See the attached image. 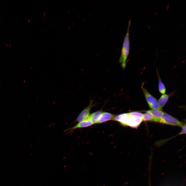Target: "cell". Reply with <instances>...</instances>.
I'll return each mask as SVG.
<instances>
[{
    "mask_svg": "<svg viewBox=\"0 0 186 186\" xmlns=\"http://www.w3.org/2000/svg\"><path fill=\"white\" fill-rule=\"evenodd\" d=\"M143 114L137 111L124 113L116 115L114 120L117 121L122 125L137 128L142 121Z\"/></svg>",
    "mask_w": 186,
    "mask_h": 186,
    "instance_id": "6da1fadb",
    "label": "cell"
},
{
    "mask_svg": "<svg viewBox=\"0 0 186 186\" xmlns=\"http://www.w3.org/2000/svg\"><path fill=\"white\" fill-rule=\"evenodd\" d=\"M182 129L179 135L185 134L186 133V124H185L182 127Z\"/></svg>",
    "mask_w": 186,
    "mask_h": 186,
    "instance_id": "4fadbf2b",
    "label": "cell"
},
{
    "mask_svg": "<svg viewBox=\"0 0 186 186\" xmlns=\"http://www.w3.org/2000/svg\"><path fill=\"white\" fill-rule=\"evenodd\" d=\"M154 118V122H159L160 119L164 112L161 110L157 109H152L148 110Z\"/></svg>",
    "mask_w": 186,
    "mask_h": 186,
    "instance_id": "30bf717a",
    "label": "cell"
},
{
    "mask_svg": "<svg viewBox=\"0 0 186 186\" xmlns=\"http://www.w3.org/2000/svg\"><path fill=\"white\" fill-rule=\"evenodd\" d=\"M94 124L88 118L83 121L78 122L73 127L68 128L65 130L64 132L68 133H72L75 129L87 127Z\"/></svg>",
    "mask_w": 186,
    "mask_h": 186,
    "instance_id": "8992f818",
    "label": "cell"
},
{
    "mask_svg": "<svg viewBox=\"0 0 186 186\" xmlns=\"http://www.w3.org/2000/svg\"><path fill=\"white\" fill-rule=\"evenodd\" d=\"M70 28V27H69V28H68V29H69Z\"/></svg>",
    "mask_w": 186,
    "mask_h": 186,
    "instance_id": "5bb4252c",
    "label": "cell"
},
{
    "mask_svg": "<svg viewBox=\"0 0 186 186\" xmlns=\"http://www.w3.org/2000/svg\"><path fill=\"white\" fill-rule=\"evenodd\" d=\"M103 112L102 109L95 112L90 114L88 119L94 124H97Z\"/></svg>",
    "mask_w": 186,
    "mask_h": 186,
    "instance_id": "ba28073f",
    "label": "cell"
},
{
    "mask_svg": "<svg viewBox=\"0 0 186 186\" xmlns=\"http://www.w3.org/2000/svg\"><path fill=\"white\" fill-rule=\"evenodd\" d=\"M143 85V83L141 88L149 107L152 109L162 110L157 99L144 88Z\"/></svg>",
    "mask_w": 186,
    "mask_h": 186,
    "instance_id": "3957f363",
    "label": "cell"
},
{
    "mask_svg": "<svg viewBox=\"0 0 186 186\" xmlns=\"http://www.w3.org/2000/svg\"><path fill=\"white\" fill-rule=\"evenodd\" d=\"M45 14H44V17H45Z\"/></svg>",
    "mask_w": 186,
    "mask_h": 186,
    "instance_id": "2e32d148",
    "label": "cell"
},
{
    "mask_svg": "<svg viewBox=\"0 0 186 186\" xmlns=\"http://www.w3.org/2000/svg\"><path fill=\"white\" fill-rule=\"evenodd\" d=\"M159 123L179 126L182 127L184 125L183 123L172 116L164 112L160 119Z\"/></svg>",
    "mask_w": 186,
    "mask_h": 186,
    "instance_id": "277c9868",
    "label": "cell"
},
{
    "mask_svg": "<svg viewBox=\"0 0 186 186\" xmlns=\"http://www.w3.org/2000/svg\"><path fill=\"white\" fill-rule=\"evenodd\" d=\"M130 23L131 21L130 20L128 22L127 31L124 40L119 59V62L121 64V66L124 69L126 66V61L129 52V29Z\"/></svg>",
    "mask_w": 186,
    "mask_h": 186,
    "instance_id": "7a4b0ae2",
    "label": "cell"
},
{
    "mask_svg": "<svg viewBox=\"0 0 186 186\" xmlns=\"http://www.w3.org/2000/svg\"><path fill=\"white\" fill-rule=\"evenodd\" d=\"M157 73L158 78V88L160 92L162 94H165L166 89L164 84L161 81L159 76L158 70H157Z\"/></svg>",
    "mask_w": 186,
    "mask_h": 186,
    "instance_id": "8fae6325",
    "label": "cell"
},
{
    "mask_svg": "<svg viewBox=\"0 0 186 186\" xmlns=\"http://www.w3.org/2000/svg\"><path fill=\"white\" fill-rule=\"evenodd\" d=\"M69 10H68V12H69Z\"/></svg>",
    "mask_w": 186,
    "mask_h": 186,
    "instance_id": "9a60e30c",
    "label": "cell"
},
{
    "mask_svg": "<svg viewBox=\"0 0 186 186\" xmlns=\"http://www.w3.org/2000/svg\"><path fill=\"white\" fill-rule=\"evenodd\" d=\"M96 104L93 103V99H90L89 105L81 112L73 123L79 122L88 119L90 114V112L91 109Z\"/></svg>",
    "mask_w": 186,
    "mask_h": 186,
    "instance_id": "5b68a950",
    "label": "cell"
},
{
    "mask_svg": "<svg viewBox=\"0 0 186 186\" xmlns=\"http://www.w3.org/2000/svg\"><path fill=\"white\" fill-rule=\"evenodd\" d=\"M116 116V115L109 112H103L97 124L102 123L110 120H114Z\"/></svg>",
    "mask_w": 186,
    "mask_h": 186,
    "instance_id": "52a82bcc",
    "label": "cell"
},
{
    "mask_svg": "<svg viewBox=\"0 0 186 186\" xmlns=\"http://www.w3.org/2000/svg\"><path fill=\"white\" fill-rule=\"evenodd\" d=\"M173 93L162 94L159 98L158 102L160 107L162 109L167 102L170 97L173 95Z\"/></svg>",
    "mask_w": 186,
    "mask_h": 186,
    "instance_id": "9c48e42d",
    "label": "cell"
},
{
    "mask_svg": "<svg viewBox=\"0 0 186 186\" xmlns=\"http://www.w3.org/2000/svg\"><path fill=\"white\" fill-rule=\"evenodd\" d=\"M154 118L148 110L143 114L142 118L143 121H151L154 122Z\"/></svg>",
    "mask_w": 186,
    "mask_h": 186,
    "instance_id": "7c38bea8",
    "label": "cell"
}]
</instances>
